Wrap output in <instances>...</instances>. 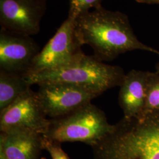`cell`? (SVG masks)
I'll list each match as a JSON object with an SVG mask.
<instances>
[{"instance_id":"52a82bcc","label":"cell","mask_w":159,"mask_h":159,"mask_svg":"<svg viewBox=\"0 0 159 159\" xmlns=\"http://www.w3.org/2000/svg\"><path fill=\"white\" fill-rule=\"evenodd\" d=\"M47 0H0L1 29L33 35L40 31Z\"/></svg>"},{"instance_id":"5bb4252c","label":"cell","mask_w":159,"mask_h":159,"mask_svg":"<svg viewBox=\"0 0 159 159\" xmlns=\"http://www.w3.org/2000/svg\"><path fill=\"white\" fill-rule=\"evenodd\" d=\"M42 144L43 149H45L49 153L51 159H69L67 155L61 148L60 143L52 141L43 136Z\"/></svg>"},{"instance_id":"277c9868","label":"cell","mask_w":159,"mask_h":159,"mask_svg":"<svg viewBox=\"0 0 159 159\" xmlns=\"http://www.w3.org/2000/svg\"><path fill=\"white\" fill-rule=\"evenodd\" d=\"M75 30V20L67 17L34 58L28 74L61 68L84 53Z\"/></svg>"},{"instance_id":"ba28073f","label":"cell","mask_w":159,"mask_h":159,"mask_svg":"<svg viewBox=\"0 0 159 159\" xmlns=\"http://www.w3.org/2000/svg\"><path fill=\"white\" fill-rule=\"evenodd\" d=\"M40 51L31 36L1 29L0 71L25 75Z\"/></svg>"},{"instance_id":"4fadbf2b","label":"cell","mask_w":159,"mask_h":159,"mask_svg":"<svg viewBox=\"0 0 159 159\" xmlns=\"http://www.w3.org/2000/svg\"><path fill=\"white\" fill-rule=\"evenodd\" d=\"M69 10L68 17L75 20L77 17L91 9L98 8L102 6L103 0H68Z\"/></svg>"},{"instance_id":"3957f363","label":"cell","mask_w":159,"mask_h":159,"mask_svg":"<svg viewBox=\"0 0 159 159\" xmlns=\"http://www.w3.org/2000/svg\"><path fill=\"white\" fill-rule=\"evenodd\" d=\"M50 120L43 136L58 143L80 142L94 146L114 129L105 113L91 102L67 115Z\"/></svg>"},{"instance_id":"5b68a950","label":"cell","mask_w":159,"mask_h":159,"mask_svg":"<svg viewBox=\"0 0 159 159\" xmlns=\"http://www.w3.org/2000/svg\"><path fill=\"white\" fill-rule=\"evenodd\" d=\"M37 85V98L46 116L51 119L71 113L100 96L85 88L66 83H46Z\"/></svg>"},{"instance_id":"8fae6325","label":"cell","mask_w":159,"mask_h":159,"mask_svg":"<svg viewBox=\"0 0 159 159\" xmlns=\"http://www.w3.org/2000/svg\"><path fill=\"white\" fill-rule=\"evenodd\" d=\"M31 87L25 75L0 71V111L29 91Z\"/></svg>"},{"instance_id":"6da1fadb","label":"cell","mask_w":159,"mask_h":159,"mask_svg":"<svg viewBox=\"0 0 159 159\" xmlns=\"http://www.w3.org/2000/svg\"><path fill=\"white\" fill-rule=\"evenodd\" d=\"M75 30L81 44L90 46L94 56L110 61L129 51L142 50L159 56V51L140 41L125 14L102 7L83 14L75 20Z\"/></svg>"},{"instance_id":"7a4b0ae2","label":"cell","mask_w":159,"mask_h":159,"mask_svg":"<svg viewBox=\"0 0 159 159\" xmlns=\"http://www.w3.org/2000/svg\"><path fill=\"white\" fill-rule=\"evenodd\" d=\"M125 74L123 68L103 63L94 56L85 54L61 68L25 75L31 85L61 83L77 85L101 95L122 84Z\"/></svg>"},{"instance_id":"e0dca14e","label":"cell","mask_w":159,"mask_h":159,"mask_svg":"<svg viewBox=\"0 0 159 159\" xmlns=\"http://www.w3.org/2000/svg\"></svg>"},{"instance_id":"2e32d148","label":"cell","mask_w":159,"mask_h":159,"mask_svg":"<svg viewBox=\"0 0 159 159\" xmlns=\"http://www.w3.org/2000/svg\"><path fill=\"white\" fill-rule=\"evenodd\" d=\"M156 71L159 72V63L157 64V67H156Z\"/></svg>"},{"instance_id":"8992f818","label":"cell","mask_w":159,"mask_h":159,"mask_svg":"<svg viewBox=\"0 0 159 159\" xmlns=\"http://www.w3.org/2000/svg\"><path fill=\"white\" fill-rule=\"evenodd\" d=\"M50 120L47 119L36 92L27 91L8 107L0 111V131L13 128L30 129L45 134Z\"/></svg>"},{"instance_id":"30bf717a","label":"cell","mask_w":159,"mask_h":159,"mask_svg":"<svg viewBox=\"0 0 159 159\" xmlns=\"http://www.w3.org/2000/svg\"><path fill=\"white\" fill-rule=\"evenodd\" d=\"M151 72L132 70L125 74L120 86L119 102L126 119L135 117L144 111L148 82Z\"/></svg>"},{"instance_id":"7c38bea8","label":"cell","mask_w":159,"mask_h":159,"mask_svg":"<svg viewBox=\"0 0 159 159\" xmlns=\"http://www.w3.org/2000/svg\"><path fill=\"white\" fill-rule=\"evenodd\" d=\"M159 110V72H151L148 82L145 110Z\"/></svg>"},{"instance_id":"9c48e42d","label":"cell","mask_w":159,"mask_h":159,"mask_svg":"<svg viewBox=\"0 0 159 159\" xmlns=\"http://www.w3.org/2000/svg\"><path fill=\"white\" fill-rule=\"evenodd\" d=\"M43 135L30 129L13 128L0 133V153L7 159H37Z\"/></svg>"},{"instance_id":"9a60e30c","label":"cell","mask_w":159,"mask_h":159,"mask_svg":"<svg viewBox=\"0 0 159 159\" xmlns=\"http://www.w3.org/2000/svg\"><path fill=\"white\" fill-rule=\"evenodd\" d=\"M140 3L148 4H159V0H134Z\"/></svg>"}]
</instances>
